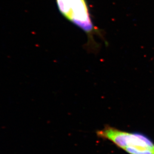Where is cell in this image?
<instances>
[{
	"label": "cell",
	"instance_id": "cell-1",
	"mask_svg": "<svg viewBox=\"0 0 154 154\" xmlns=\"http://www.w3.org/2000/svg\"><path fill=\"white\" fill-rule=\"evenodd\" d=\"M56 2L63 16L86 33L89 48L97 49L94 36L102 35L94 24L86 0H56Z\"/></svg>",
	"mask_w": 154,
	"mask_h": 154
},
{
	"label": "cell",
	"instance_id": "cell-2",
	"mask_svg": "<svg viewBox=\"0 0 154 154\" xmlns=\"http://www.w3.org/2000/svg\"><path fill=\"white\" fill-rule=\"evenodd\" d=\"M96 134L129 154H154V143L144 134L124 131L109 125L97 131Z\"/></svg>",
	"mask_w": 154,
	"mask_h": 154
}]
</instances>
